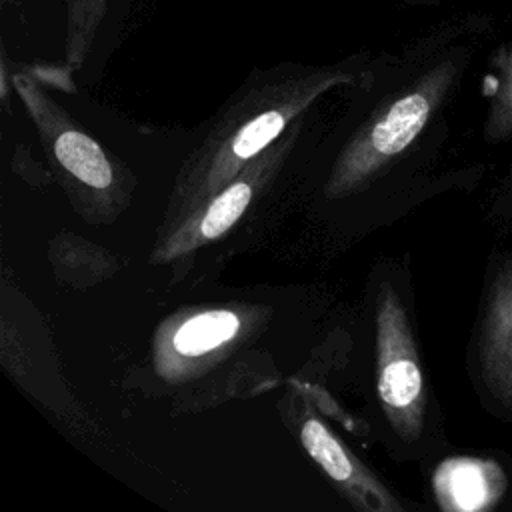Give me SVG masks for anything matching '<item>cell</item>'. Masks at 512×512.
Wrapping results in <instances>:
<instances>
[{"label":"cell","instance_id":"8992f818","mask_svg":"<svg viewBox=\"0 0 512 512\" xmlns=\"http://www.w3.org/2000/svg\"><path fill=\"white\" fill-rule=\"evenodd\" d=\"M238 326H240L238 316L232 312H226V310L206 312L186 320L178 328L174 336V346L178 352L186 356L204 354L228 342L238 332Z\"/></svg>","mask_w":512,"mask_h":512},{"label":"cell","instance_id":"52a82bcc","mask_svg":"<svg viewBox=\"0 0 512 512\" xmlns=\"http://www.w3.org/2000/svg\"><path fill=\"white\" fill-rule=\"evenodd\" d=\"M302 442L308 454L334 478V480H348L352 476V464L338 444V440L320 424L318 420H308L302 426Z\"/></svg>","mask_w":512,"mask_h":512},{"label":"cell","instance_id":"5b68a950","mask_svg":"<svg viewBox=\"0 0 512 512\" xmlns=\"http://www.w3.org/2000/svg\"><path fill=\"white\" fill-rule=\"evenodd\" d=\"M60 164L78 180L92 188H106L112 182V170L100 146L86 134L66 130L54 144Z\"/></svg>","mask_w":512,"mask_h":512},{"label":"cell","instance_id":"ba28073f","mask_svg":"<svg viewBox=\"0 0 512 512\" xmlns=\"http://www.w3.org/2000/svg\"><path fill=\"white\" fill-rule=\"evenodd\" d=\"M486 134L494 140L512 136V36L500 52L498 84L486 120Z\"/></svg>","mask_w":512,"mask_h":512},{"label":"cell","instance_id":"8fae6325","mask_svg":"<svg viewBox=\"0 0 512 512\" xmlns=\"http://www.w3.org/2000/svg\"><path fill=\"white\" fill-rule=\"evenodd\" d=\"M28 2L30 0H0V8L4 14L20 16L28 8Z\"/></svg>","mask_w":512,"mask_h":512},{"label":"cell","instance_id":"3957f363","mask_svg":"<svg viewBox=\"0 0 512 512\" xmlns=\"http://www.w3.org/2000/svg\"><path fill=\"white\" fill-rule=\"evenodd\" d=\"M436 486L452 508L478 510L498 498L502 472L490 462L452 460L438 472Z\"/></svg>","mask_w":512,"mask_h":512},{"label":"cell","instance_id":"30bf717a","mask_svg":"<svg viewBox=\"0 0 512 512\" xmlns=\"http://www.w3.org/2000/svg\"><path fill=\"white\" fill-rule=\"evenodd\" d=\"M252 190L246 182H236L226 188L208 208L200 222V232L204 238H216L224 234L246 210Z\"/></svg>","mask_w":512,"mask_h":512},{"label":"cell","instance_id":"7a4b0ae2","mask_svg":"<svg viewBox=\"0 0 512 512\" xmlns=\"http://www.w3.org/2000/svg\"><path fill=\"white\" fill-rule=\"evenodd\" d=\"M482 366L496 398L512 406V264L500 270L492 286L482 332Z\"/></svg>","mask_w":512,"mask_h":512},{"label":"cell","instance_id":"6da1fadb","mask_svg":"<svg viewBox=\"0 0 512 512\" xmlns=\"http://www.w3.org/2000/svg\"><path fill=\"white\" fill-rule=\"evenodd\" d=\"M152 10V0H62L66 52L72 64L114 48Z\"/></svg>","mask_w":512,"mask_h":512},{"label":"cell","instance_id":"9c48e42d","mask_svg":"<svg viewBox=\"0 0 512 512\" xmlns=\"http://www.w3.org/2000/svg\"><path fill=\"white\" fill-rule=\"evenodd\" d=\"M286 118V110L280 108H268L256 114L242 126V130H238L232 140V154L240 160L254 156L282 132Z\"/></svg>","mask_w":512,"mask_h":512},{"label":"cell","instance_id":"7c38bea8","mask_svg":"<svg viewBox=\"0 0 512 512\" xmlns=\"http://www.w3.org/2000/svg\"><path fill=\"white\" fill-rule=\"evenodd\" d=\"M442 2H450V0H402V6L404 8H422V6L442 4Z\"/></svg>","mask_w":512,"mask_h":512},{"label":"cell","instance_id":"277c9868","mask_svg":"<svg viewBox=\"0 0 512 512\" xmlns=\"http://www.w3.org/2000/svg\"><path fill=\"white\" fill-rule=\"evenodd\" d=\"M378 392L384 404L396 412H414L422 404V372L404 338H398L394 354L380 370Z\"/></svg>","mask_w":512,"mask_h":512}]
</instances>
